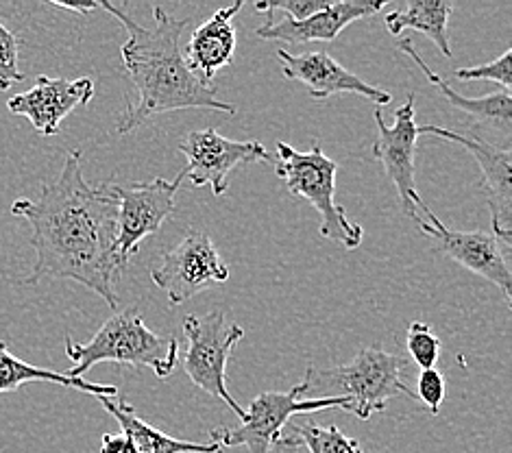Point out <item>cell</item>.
Listing matches in <instances>:
<instances>
[{"instance_id": "cell-1", "label": "cell", "mask_w": 512, "mask_h": 453, "mask_svg": "<svg viewBox=\"0 0 512 453\" xmlns=\"http://www.w3.org/2000/svg\"><path fill=\"white\" fill-rule=\"evenodd\" d=\"M11 214L33 229V273L22 284L72 279L118 310L116 284L123 273L116 255L118 199L112 183L92 188L83 179L81 151H70L57 181L46 183L38 199H18Z\"/></svg>"}, {"instance_id": "cell-2", "label": "cell", "mask_w": 512, "mask_h": 453, "mask_svg": "<svg viewBox=\"0 0 512 453\" xmlns=\"http://www.w3.org/2000/svg\"><path fill=\"white\" fill-rule=\"evenodd\" d=\"M101 9L112 14L127 31L120 57L127 77L136 90V99L127 103L116 131L120 136L136 131L153 116L177 112V109H212V112L236 114V105L221 101L210 83H205L188 64L181 51V33L190 20L173 18L162 7L153 9L155 24L142 27L125 14L123 7L101 3Z\"/></svg>"}, {"instance_id": "cell-3", "label": "cell", "mask_w": 512, "mask_h": 453, "mask_svg": "<svg viewBox=\"0 0 512 453\" xmlns=\"http://www.w3.org/2000/svg\"><path fill=\"white\" fill-rule=\"evenodd\" d=\"M66 355L75 362L68 371L81 377L101 362H116L125 366H149L157 377H168L179 366V342L175 338L157 336L146 327L138 308H125L112 314L101 325L90 342H79L66 336Z\"/></svg>"}, {"instance_id": "cell-4", "label": "cell", "mask_w": 512, "mask_h": 453, "mask_svg": "<svg viewBox=\"0 0 512 453\" xmlns=\"http://www.w3.org/2000/svg\"><path fill=\"white\" fill-rule=\"evenodd\" d=\"M406 360L380 347L360 349L356 358L327 371L308 369V393L327 388L325 397H347L345 412L360 421H369L375 412H384L390 399L406 395L417 399L404 382Z\"/></svg>"}, {"instance_id": "cell-5", "label": "cell", "mask_w": 512, "mask_h": 453, "mask_svg": "<svg viewBox=\"0 0 512 453\" xmlns=\"http://www.w3.org/2000/svg\"><path fill=\"white\" fill-rule=\"evenodd\" d=\"M275 173L286 183L288 194L308 201L319 212V231L325 240L343 244L349 251L360 247L364 231L336 203L338 164L323 153L319 140L312 142L310 151H297L286 142H277Z\"/></svg>"}, {"instance_id": "cell-6", "label": "cell", "mask_w": 512, "mask_h": 453, "mask_svg": "<svg viewBox=\"0 0 512 453\" xmlns=\"http://www.w3.org/2000/svg\"><path fill=\"white\" fill-rule=\"evenodd\" d=\"M308 395V382L303 379L295 388L286 393H262L249 403V410L240 419L238 427H218L212 430L214 445L247 447L249 453H275L282 443L288 421L295 414H310L329 408H347V397H312Z\"/></svg>"}, {"instance_id": "cell-7", "label": "cell", "mask_w": 512, "mask_h": 453, "mask_svg": "<svg viewBox=\"0 0 512 453\" xmlns=\"http://www.w3.org/2000/svg\"><path fill=\"white\" fill-rule=\"evenodd\" d=\"M181 327H184L188 342L184 358H181L186 375L194 386L212 399L223 401L229 410L236 412L238 419H242L245 408L231 397L227 388V364L238 342L245 336V329L229 323L223 312L188 314Z\"/></svg>"}, {"instance_id": "cell-8", "label": "cell", "mask_w": 512, "mask_h": 453, "mask_svg": "<svg viewBox=\"0 0 512 453\" xmlns=\"http://www.w3.org/2000/svg\"><path fill=\"white\" fill-rule=\"evenodd\" d=\"M229 277V266L216 251L210 236L194 227H188L177 247L162 255L160 264L151 271L153 284L164 292L173 308L197 297L203 290L227 284Z\"/></svg>"}, {"instance_id": "cell-9", "label": "cell", "mask_w": 512, "mask_h": 453, "mask_svg": "<svg viewBox=\"0 0 512 453\" xmlns=\"http://www.w3.org/2000/svg\"><path fill=\"white\" fill-rule=\"evenodd\" d=\"M181 181L184 175L179 173L173 181L155 177L151 181L129 183V186H112L118 199L116 255L123 271L131 257L140 251L142 240L157 234L175 214V194Z\"/></svg>"}, {"instance_id": "cell-10", "label": "cell", "mask_w": 512, "mask_h": 453, "mask_svg": "<svg viewBox=\"0 0 512 453\" xmlns=\"http://www.w3.org/2000/svg\"><path fill=\"white\" fill-rule=\"evenodd\" d=\"M179 153L188 159L186 170H181L184 179H190L192 188L210 186L214 197H223L238 168L271 159L266 146L258 140H229L216 129L188 133L179 142Z\"/></svg>"}, {"instance_id": "cell-11", "label": "cell", "mask_w": 512, "mask_h": 453, "mask_svg": "<svg viewBox=\"0 0 512 453\" xmlns=\"http://www.w3.org/2000/svg\"><path fill=\"white\" fill-rule=\"evenodd\" d=\"M375 125L377 138L373 140L371 153L373 159L384 164L388 179L393 181L401 210L412 220L423 218V210L428 205L419 197L417 179H414V155H417V140H419V125L414 118V94L408 96V101L395 112V122L388 125L384 122L382 109H375Z\"/></svg>"}, {"instance_id": "cell-12", "label": "cell", "mask_w": 512, "mask_h": 453, "mask_svg": "<svg viewBox=\"0 0 512 453\" xmlns=\"http://www.w3.org/2000/svg\"><path fill=\"white\" fill-rule=\"evenodd\" d=\"M423 236L436 242L438 251H443L451 260L465 266L467 271L480 275L499 288L506 303H510V247L486 231H454L443 225L438 216L425 207L423 218L414 220Z\"/></svg>"}, {"instance_id": "cell-13", "label": "cell", "mask_w": 512, "mask_h": 453, "mask_svg": "<svg viewBox=\"0 0 512 453\" xmlns=\"http://www.w3.org/2000/svg\"><path fill=\"white\" fill-rule=\"evenodd\" d=\"M419 136H434L445 142H456L473 155L475 164L482 170L480 186L486 192V203L491 210V227L493 236L502 240L506 247L512 242V173L510 162L512 153L510 146H499L486 142L480 136H469V133L451 131L436 125H423L417 129Z\"/></svg>"}, {"instance_id": "cell-14", "label": "cell", "mask_w": 512, "mask_h": 453, "mask_svg": "<svg viewBox=\"0 0 512 453\" xmlns=\"http://www.w3.org/2000/svg\"><path fill=\"white\" fill-rule=\"evenodd\" d=\"M277 59L279 64H282L284 77L301 83L316 101H325L334 94H358L380 107L393 101V94L362 81L358 75H353L351 70L340 66L329 53L312 51L295 55L286 51V48H279Z\"/></svg>"}, {"instance_id": "cell-15", "label": "cell", "mask_w": 512, "mask_h": 453, "mask_svg": "<svg viewBox=\"0 0 512 453\" xmlns=\"http://www.w3.org/2000/svg\"><path fill=\"white\" fill-rule=\"evenodd\" d=\"M94 99V81L83 77L77 81L51 79L40 75L29 92L11 96L7 109L11 114L31 120L35 131L46 138L62 131V122L79 105H90Z\"/></svg>"}, {"instance_id": "cell-16", "label": "cell", "mask_w": 512, "mask_h": 453, "mask_svg": "<svg viewBox=\"0 0 512 453\" xmlns=\"http://www.w3.org/2000/svg\"><path fill=\"white\" fill-rule=\"evenodd\" d=\"M384 9V3L373 0H343V3H327L314 16L295 22V20H273L255 29V35L268 42H286V44H308V42H334L351 22L369 18Z\"/></svg>"}, {"instance_id": "cell-17", "label": "cell", "mask_w": 512, "mask_h": 453, "mask_svg": "<svg viewBox=\"0 0 512 453\" xmlns=\"http://www.w3.org/2000/svg\"><path fill=\"white\" fill-rule=\"evenodd\" d=\"M245 7V3H236L225 9H218L216 14L203 22L199 29H194L190 42L186 46V59L190 68L197 75L210 83L214 81L216 72L223 70L234 61L236 53V27L234 20Z\"/></svg>"}, {"instance_id": "cell-18", "label": "cell", "mask_w": 512, "mask_h": 453, "mask_svg": "<svg viewBox=\"0 0 512 453\" xmlns=\"http://www.w3.org/2000/svg\"><path fill=\"white\" fill-rule=\"evenodd\" d=\"M399 51L406 53L414 64H417L421 68V72L425 75V79H428L434 88L441 92L445 99L458 107L460 112L469 114L471 118H475L480 122V125L484 127H491L495 131H502L504 136L508 138L510 136V127H512V101H510V92H504L499 90L495 94H486V96H480V99H467V96L458 94L454 88H451L449 81L438 77L436 72L425 64L423 57L419 55L417 48H414V44L410 40H404L399 42Z\"/></svg>"}, {"instance_id": "cell-19", "label": "cell", "mask_w": 512, "mask_h": 453, "mask_svg": "<svg viewBox=\"0 0 512 453\" xmlns=\"http://www.w3.org/2000/svg\"><path fill=\"white\" fill-rule=\"evenodd\" d=\"M99 401L118 421L120 434L129 440V445L136 453H223V449L214 443H190V440H179L175 436L155 430L153 425L140 419L136 408L125 399L116 401L114 397H101Z\"/></svg>"}, {"instance_id": "cell-20", "label": "cell", "mask_w": 512, "mask_h": 453, "mask_svg": "<svg viewBox=\"0 0 512 453\" xmlns=\"http://www.w3.org/2000/svg\"><path fill=\"white\" fill-rule=\"evenodd\" d=\"M35 382H46V384H59L66 388L81 390V393L94 395L96 399L101 397H116L118 390L116 386L109 384H94L85 382L83 377H72L68 373H55L40 369V366H33L16 358L14 353L7 349L5 342H0V393H14V390L35 384Z\"/></svg>"}, {"instance_id": "cell-21", "label": "cell", "mask_w": 512, "mask_h": 453, "mask_svg": "<svg viewBox=\"0 0 512 453\" xmlns=\"http://www.w3.org/2000/svg\"><path fill=\"white\" fill-rule=\"evenodd\" d=\"M451 11H454V5L449 3H425V0H408L406 5H401L399 9L390 11V14L384 18L386 29L390 35H401L404 31L412 29L419 31L438 46L447 59H451V44H449V18Z\"/></svg>"}, {"instance_id": "cell-22", "label": "cell", "mask_w": 512, "mask_h": 453, "mask_svg": "<svg viewBox=\"0 0 512 453\" xmlns=\"http://www.w3.org/2000/svg\"><path fill=\"white\" fill-rule=\"evenodd\" d=\"M282 443L295 447H306L310 453H364L356 438L340 432L336 425H290L284 430Z\"/></svg>"}, {"instance_id": "cell-23", "label": "cell", "mask_w": 512, "mask_h": 453, "mask_svg": "<svg viewBox=\"0 0 512 453\" xmlns=\"http://www.w3.org/2000/svg\"><path fill=\"white\" fill-rule=\"evenodd\" d=\"M406 347L410 358L421 371L436 369L438 355H441V338L432 332L430 325H425L421 321L410 323L406 334Z\"/></svg>"}, {"instance_id": "cell-24", "label": "cell", "mask_w": 512, "mask_h": 453, "mask_svg": "<svg viewBox=\"0 0 512 453\" xmlns=\"http://www.w3.org/2000/svg\"><path fill=\"white\" fill-rule=\"evenodd\" d=\"M510 59H512V48H506L502 55L489 61V64L473 66V68H458L454 75L460 81H495L504 92H510L512 88Z\"/></svg>"}, {"instance_id": "cell-25", "label": "cell", "mask_w": 512, "mask_h": 453, "mask_svg": "<svg viewBox=\"0 0 512 453\" xmlns=\"http://www.w3.org/2000/svg\"><path fill=\"white\" fill-rule=\"evenodd\" d=\"M20 81H24V72L18 66V40L0 20V92Z\"/></svg>"}, {"instance_id": "cell-26", "label": "cell", "mask_w": 512, "mask_h": 453, "mask_svg": "<svg viewBox=\"0 0 512 453\" xmlns=\"http://www.w3.org/2000/svg\"><path fill=\"white\" fill-rule=\"evenodd\" d=\"M414 395H417V401H421L423 406L430 410L432 416H438L443 401H445V395H447L443 373L438 369L421 371L419 379H417V393Z\"/></svg>"}, {"instance_id": "cell-27", "label": "cell", "mask_w": 512, "mask_h": 453, "mask_svg": "<svg viewBox=\"0 0 512 453\" xmlns=\"http://www.w3.org/2000/svg\"><path fill=\"white\" fill-rule=\"evenodd\" d=\"M327 5V0H266V3H258L255 9L266 11L268 16H275V11H286L290 20L301 22L316 11H321Z\"/></svg>"}, {"instance_id": "cell-28", "label": "cell", "mask_w": 512, "mask_h": 453, "mask_svg": "<svg viewBox=\"0 0 512 453\" xmlns=\"http://www.w3.org/2000/svg\"><path fill=\"white\" fill-rule=\"evenodd\" d=\"M101 453H136L123 434H103Z\"/></svg>"}, {"instance_id": "cell-29", "label": "cell", "mask_w": 512, "mask_h": 453, "mask_svg": "<svg viewBox=\"0 0 512 453\" xmlns=\"http://www.w3.org/2000/svg\"><path fill=\"white\" fill-rule=\"evenodd\" d=\"M53 5L59 9L77 11V14H90V11H94V9H101V3H62V0H55Z\"/></svg>"}, {"instance_id": "cell-30", "label": "cell", "mask_w": 512, "mask_h": 453, "mask_svg": "<svg viewBox=\"0 0 512 453\" xmlns=\"http://www.w3.org/2000/svg\"><path fill=\"white\" fill-rule=\"evenodd\" d=\"M290 451H292V447L286 445V443H279L277 449H275V453H290Z\"/></svg>"}]
</instances>
